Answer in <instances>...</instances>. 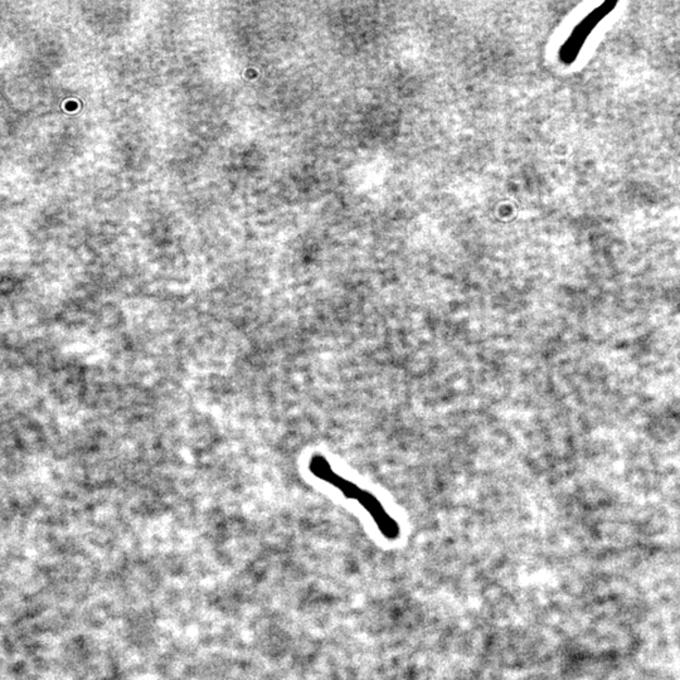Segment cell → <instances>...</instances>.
I'll list each match as a JSON object with an SVG mask.
<instances>
[{"instance_id": "1", "label": "cell", "mask_w": 680, "mask_h": 680, "mask_svg": "<svg viewBox=\"0 0 680 680\" xmlns=\"http://www.w3.org/2000/svg\"><path fill=\"white\" fill-rule=\"evenodd\" d=\"M616 2L603 3L596 9H594L593 12L588 13L586 17L578 23L574 31L571 32V35L565 39L564 45H561L560 52H558V57H560L562 64L565 65V66H570L574 62H576L582 48H584L588 37L593 34L594 29L597 27L598 23L606 18L614 11V8H616Z\"/></svg>"}, {"instance_id": "2", "label": "cell", "mask_w": 680, "mask_h": 680, "mask_svg": "<svg viewBox=\"0 0 680 680\" xmlns=\"http://www.w3.org/2000/svg\"><path fill=\"white\" fill-rule=\"evenodd\" d=\"M309 470L314 476L323 480V482L330 484L335 486L336 490H339L343 494V496L346 499L357 500L361 498L363 490L359 488L357 484L351 482L346 477L339 475L338 473L333 469L332 465L326 457L323 455H314L309 461Z\"/></svg>"}, {"instance_id": "3", "label": "cell", "mask_w": 680, "mask_h": 680, "mask_svg": "<svg viewBox=\"0 0 680 680\" xmlns=\"http://www.w3.org/2000/svg\"><path fill=\"white\" fill-rule=\"evenodd\" d=\"M359 505L365 509V512L374 518L375 525L382 535L387 539H395L400 535L401 528L395 518H392L390 513L385 510L377 496L374 494L363 490L361 498L358 499Z\"/></svg>"}]
</instances>
